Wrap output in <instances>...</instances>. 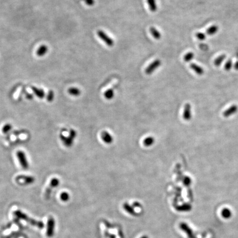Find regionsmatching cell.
I'll return each mask as SVG.
<instances>
[{"mask_svg":"<svg viewBox=\"0 0 238 238\" xmlns=\"http://www.w3.org/2000/svg\"><path fill=\"white\" fill-rule=\"evenodd\" d=\"M13 213L17 218L25 221V222L29 223V224H30L33 226H35V227H38L39 228H40V229L43 228L44 227V223L42 222L38 221L35 220V219H34L32 218H30L28 215L24 213L23 212H22L20 210L15 211Z\"/></svg>","mask_w":238,"mask_h":238,"instance_id":"cell-1","label":"cell"},{"mask_svg":"<svg viewBox=\"0 0 238 238\" xmlns=\"http://www.w3.org/2000/svg\"><path fill=\"white\" fill-rule=\"evenodd\" d=\"M35 178L33 176L21 175L15 178V181L17 183L22 185H28L32 184L35 182Z\"/></svg>","mask_w":238,"mask_h":238,"instance_id":"cell-2","label":"cell"},{"mask_svg":"<svg viewBox=\"0 0 238 238\" xmlns=\"http://www.w3.org/2000/svg\"><path fill=\"white\" fill-rule=\"evenodd\" d=\"M17 157L23 169L27 170L29 168V163L25 153L22 151H18L16 153Z\"/></svg>","mask_w":238,"mask_h":238,"instance_id":"cell-3","label":"cell"},{"mask_svg":"<svg viewBox=\"0 0 238 238\" xmlns=\"http://www.w3.org/2000/svg\"><path fill=\"white\" fill-rule=\"evenodd\" d=\"M59 184H60V180L58 178H54L51 180L49 186L46 189V191L45 192L44 196H45V199L49 200L50 198L52 189L58 187Z\"/></svg>","mask_w":238,"mask_h":238,"instance_id":"cell-4","label":"cell"},{"mask_svg":"<svg viewBox=\"0 0 238 238\" xmlns=\"http://www.w3.org/2000/svg\"><path fill=\"white\" fill-rule=\"evenodd\" d=\"M55 227V219L52 217H49L47 222V230H46V235L48 237L51 238L54 235Z\"/></svg>","mask_w":238,"mask_h":238,"instance_id":"cell-5","label":"cell"},{"mask_svg":"<svg viewBox=\"0 0 238 238\" xmlns=\"http://www.w3.org/2000/svg\"><path fill=\"white\" fill-rule=\"evenodd\" d=\"M97 34L98 36L101 39V40L106 44L109 46H113L114 44V42L113 40L110 38L109 36L103 30H99L97 32Z\"/></svg>","mask_w":238,"mask_h":238,"instance_id":"cell-6","label":"cell"},{"mask_svg":"<svg viewBox=\"0 0 238 238\" xmlns=\"http://www.w3.org/2000/svg\"><path fill=\"white\" fill-rule=\"evenodd\" d=\"M161 64H162V62L160 60L157 59V60H154L152 64H151L146 68V69L145 70V73L147 74H151L157 68H158Z\"/></svg>","mask_w":238,"mask_h":238,"instance_id":"cell-7","label":"cell"},{"mask_svg":"<svg viewBox=\"0 0 238 238\" xmlns=\"http://www.w3.org/2000/svg\"><path fill=\"white\" fill-rule=\"evenodd\" d=\"M60 138L61 139L62 142L64 143V144H65V146L67 147H71L73 143L74 139L70 136L68 137H66L62 133H61L60 135Z\"/></svg>","mask_w":238,"mask_h":238,"instance_id":"cell-8","label":"cell"},{"mask_svg":"<svg viewBox=\"0 0 238 238\" xmlns=\"http://www.w3.org/2000/svg\"><path fill=\"white\" fill-rule=\"evenodd\" d=\"M101 137L103 142L107 144L111 143L113 141V137L107 131H103L101 133Z\"/></svg>","mask_w":238,"mask_h":238,"instance_id":"cell-9","label":"cell"},{"mask_svg":"<svg viewBox=\"0 0 238 238\" xmlns=\"http://www.w3.org/2000/svg\"><path fill=\"white\" fill-rule=\"evenodd\" d=\"M32 89L33 93L36 94V95L38 98H39L40 99H43L45 97V92L44 91L43 89H40V88H38L36 87H32Z\"/></svg>","mask_w":238,"mask_h":238,"instance_id":"cell-10","label":"cell"},{"mask_svg":"<svg viewBox=\"0 0 238 238\" xmlns=\"http://www.w3.org/2000/svg\"><path fill=\"white\" fill-rule=\"evenodd\" d=\"M190 67L192 70H193L197 74L199 75H202L204 73V70L200 66L196 65L195 64H191Z\"/></svg>","mask_w":238,"mask_h":238,"instance_id":"cell-11","label":"cell"},{"mask_svg":"<svg viewBox=\"0 0 238 238\" xmlns=\"http://www.w3.org/2000/svg\"><path fill=\"white\" fill-rule=\"evenodd\" d=\"M123 209H125V210L130 215H134V216L136 215V213L135 211L133 209V207L131 206L130 204H129L128 203H125L123 205Z\"/></svg>","mask_w":238,"mask_h":238,"instance_id":"cell-12","label":"cell"},{"mask_svg":"<svg viewBox=\"0 0 238 238\" xmlns=\"http://www.w3.org/2000/svg\"><path fill=\"white\" fill-rule=\"evenodd\" d=\"M48 51V48L46 45H42L37 50V55L39 56H43L47 53Z\"/></svg>","mask_w":238,"mask_h":238,"instance_id":"cell-13","label":"cell"},{"mask_svg":"<svg viewBox=\"0 0 238 238\" xmlns=\"http://www.w3.org/2000/svg\"><path fill=\"white\" fill-rule=\"evenodd\" d=\"M150 32L151 33L152 36H153L156 39H160L161 38V34L156 28L152 27L150 29Z\"/></svg>","mask_w":238,"mask_h":238,"instance_id":"cell-14","label":"cell"},{"mask_svg":"<svg viewBox=\"0 0 238 238\" xmlns=\"http://www.w3.org/2000/svg\"><path fill=\"white\" fill-rule=\"evenodd\" d=\"M147 3L151 11L154 12L157 10V6L156 0H147Z\"/></svg>","mask_w":238,"mask_h":238,"instance_id":"cell-15","label":"cell"},{"mask_svg":"<svg viewBox=\"0 0 238 238\" xmlns=\"http://www.w3.org/2000/svg\"><path fill=\"white\" fill-rule=\"evenodd\" d=\"M218 30V27L217 25H213L211 26L206 30V33L209 36H212L216 34Z\"/></svg>","mask_w":238,"mask_h":238,"instance_id":"cell-16","label":"cell"},{"mask_svg":"<svg viewBox=\"0 0 238 238\" xmlns=\"http://www.w3.org/2000/svg\"><path fill=\"white\" fill-rule=\"evenodd\" d=\"M68 92L70 95L75 97L78 96L80 94V91L78 88L76 87H71L69 88L68 90Z\"/></svg>","mask_w":238,"mask_h":238,"instance_id":"cell-17","label":"cell"},{"mask_svg":"<svg viewBox=\"0 0 238 238\" xmlns=\"http://www.w3.org/2000/svg\"><path fill=\"white\" fill-rule=\"evenodd\" d=\"M231 212L228 209H224L222 211V216L225 219H229L231 217Z\"/></svg>","mask_w":238,"mask_h":238,"instance_id":"cell-18","label":"cell"},{"mask_svg":"<svg viewBox=\"0 0 238 238\" xmlns=\"http://www.w3.org/2000/svg\"><path fill=\"white\" fill-rule=\"evenodd\" d=\"M154 142V139L152 137H148L145 138L143 141V144L145 146L149 147L151 146Z\"/></svg>","mask_w":238,"mask_h":238,"instance_id":"cell-19","label":"cell"},{"mask_svg":"<svg viewBox=\"0 0 238 238\" xmlns=\"http://www.w3.org/2000/svg\"><path fill=\"white\" fill-rule=\"evenodd\" d=\"M114 96V91L112 89H109L104 93V97L106 99L110 100L113 98Z\"/></svg>","mask_w":238,"mask_h":238,"instance_id":"cell-20","label":"cell"},{"mask_svg":"<svg viewBox=\"0 0 238 238\" xmlns=\"http://www.w3.org/2000/svg\"><path fill=\"white\" fill-rule=\"evenodd\" d=\"M225 58H226V55H222L218 56L215 60L214 64H215V66H219V65L222 64V62L225 60Z\"/></svg>","mask_w":238,"mask_h":238,"instance_id":"cell-21","label":"cell"},{"mask_svg":"<svg viewBox=\"0 0 238 238\" xmlns=\"http://www.w3.org/2000/svg\"><path fill=\"white\" fill-rule=\"evenodd\" d=\"M194 56L195 55H194V53L192 52H188L186 55H184V60L185 62H188L190 61L192 59H193Z\"/></svg>","mask_w":238,"mask_h":238,"instance_id":"cell-22","label":"cell"},{"mask_svg":"<svg viewBox=\"0 0 238 238\" xmlns=\"http://www.w3.org/2000/svg\"><path fill=\"white\" fill-rule=\"evenodd\" d=\"M12 126L10 123H6L3 126L2 131L3 133L6 134V133H8L11 130H12Z\"/></svg>","mask_w":238,"mask_h":238,"instance_id":"cell-23","label":"cell"},{"mask_svg":"<svg viewBox=\"0 0 238 238\" xmlns=\"http://www.w3.org/2000/svg\"><path fill=\"white\" fill-rule=\"evenodd\" d=\"M60 198L64 202H67L70 200V195L67 192H63L60 195Z\"/></svg>","mask_w":238,"mask_h":238,"instance_id":"cell-24","label":"cell"},{"mask_svg":"<svg viewBox=\"0 0 238 238\" xmlns=\"http://www.w3.org/2000/svg\"><path fill=\"white\" fill-rule=\"evenodd\" d=\"M47 101L49 102H51L54 99V92L52 91H50L46 97Z\"/></svg>","mask_w":238,"mask_h":238,"instance_id":"cell-25","label":"cell"},{"mask_svg":"<svg viewBox=\"0 0 238 238\" xmlns=\"http://www.w3.org/2000/svg\"><path fill=\"white\" fill-rule=\"evenodd\" d=\"M231 67H232V61L231 60H229L227 61V62L225 64L224 69L226 71H229L231 70Z\"/></svg>","mask_w":238,"mask_h":238,"instance_id":"cell-26","label":"cell"},{"mask_svg":"<svg viewBox=\"0 0 238 238\" xmlns=\"http://www.w3.org/2000/svg\"><path fill=\"white\" fill-rule=\"evenodd\" d=\"M197 38L200 40H204L206 39V35L203 33H197L196 34Z\"/></svg>","mask_w":238,"mask_h":238,"instance_id":"cell-27","label":"cell"},{"mask_svg":"<svg viewBox=\"0 0 238 238\" xmlns=\"http://www.w3.org/2000/svg\"><path fill=\"white\" fill-rule=\"evenodd\" d=\"M88 6H93L94 4V0H84Z\"/></svg>","mask_w":238,"mask_h":238,"instance_id":"cell-28","label":"cell"},{"mask_svg":"<svg viewBox=\"0 0 238 238\" xmlns=\"http://www.w3.org/2000/svg\"><path fill=\"white\" fill-rule=\"evenodd\" d=\"M133 206H134V207H140L141 206V204H140L139 203H138V202H135V203H133Z\"/></svg>","mask_w":238,"mask_h":238,"instance_id":"cell-29","label":"cell"},{"mask_svg":"<svg viewBox=\"0 0 238 238\" xmlns=\"http://www.w3.org/2000/svg\"><path fill=\"white\" fill-rule=\"evenodd\" d=\"M234 67H235V68L236 70H238V62H237L235 64Z\"/></svg>","mask_w":238,"mask_h":238,"instance_id":"cell-30","label":"cell"},{"mask_svg":"<svg viewBox=\"0 0 238 238\" xmlns=\"http://www.w3.org/2000/svg\"><path fill=\"white\" fill-rule=\"evenodd\" d=\"M141 238H148V237L147 236V235H143V236H142V237Z\"/></svg>","mask_w":238,"mask_h":238,"instance_id":"cell-31","label":"cell"}]
</instances>
